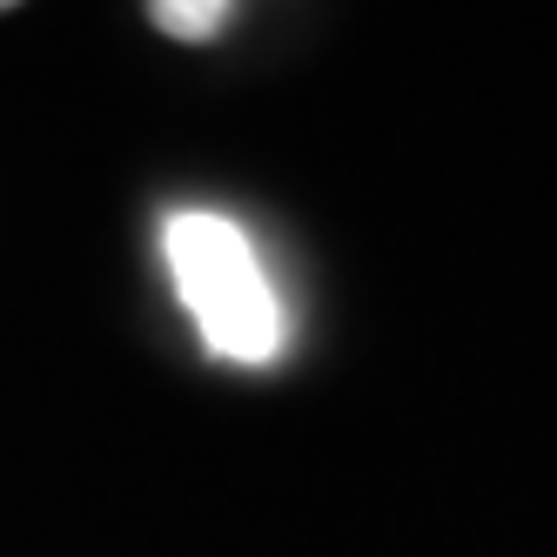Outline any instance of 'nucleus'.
Returning a JSON list of instances; mask_svg holds the SVG:
<instances>
[{
	"label": "nucleus",
	"mask_w": 557,
	"mask_h": 557,
	"mask_svg": "<svg viewBox=\"0 0 557 557\" xmlns=\"http://www.w3.org/2000/svg\"><path fill=\"white\" fill-rule=\"evenodd\" d=\"M0 8H14V0H0Z\"/></svg>",
	"instance_id": "3"
},
{
	"label": "nucleus",
	"mask_w": 557,
	"mask_h": 557,
	"mask_svg": "<svg viewBox=\"0 0 557 557\" xmlns=\"http://www.w3.org/2000/svg\"><path fill=\"white\" fill-rule=\"evenodd\" d=\"M148 14L162 34H175V41H215L235 14V0H148Z\"/></svg>",
	"instance_id": "2"
},
{
	"label": "nucleus",
	"mask_w": 557,
	"mask_h": 557,
	"mask_svg": "<svg viewBox=\"0 0 557 557\" xmlns=\"http://www.w3.org/2000/svg\"><path fill=\"white\" fill-rule=\"evenodd\" d=\"M162 256L175 275V296L195 315L209 356L222 363H275L283 356V302L269 289V269L256 243L215 209H182L162 228Z\"/></svg>",
	"instance_id": "1"
}]
</instances>
